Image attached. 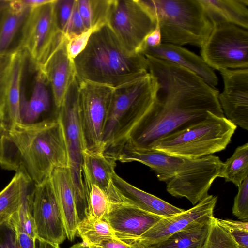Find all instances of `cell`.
<instances>
[{
	"label": "cell",
	"instance_id": "cell-1",
	"mask_svg": "<svg viewBox=\"0 0 248 248\" xmlns=\"http://www.w3.org/2000/svg\"><path fill=\"white\" fill-rule=\"evenodd\" d=\"M144 56L148 72L156 78L159 87L152 107L126 141L151 149L159 139L203 120L209 111L225 116L215 88L182 66Z\"/></svg>",
	"mask_w": 248,
	"mask_h": 248
},
{
	"label": "cell",
	"instance_id": "cell-2",
	"mask_svg": "<svg viewBox=\"0 0 248 248\" xmlns=\"http://www.w3.org/2000/svg\"><path fill=\"white\" fill-rule=\"evenodd\" d=\"M0 166L23 173L34 185L48 180L57 168H69L62 124L53 118L16 124L0 132Z\"/></svg>",
	"mask_w": 248,
	"mask_h": 248
},
{
	"label": "cell",
	"instance_id": "cell-3",
	"mask_svg": "<svg viewBox=\"0 0 248 248\" xmlns=\"http://www.w3.org/2000/svg\"><path fill=\"white\" fill-rule=\"evenodd\" d=\"M73 62L79 81L113 88L148 72L145 56L128 51L108 25L93 31L85 48Z\"/></svg>",
	"mask_w": 248,
	"mask_h": 248
},
{
	"label": "cell",
	"instance_id": "cell-4",
	"mask_svg": "<svg viewBox=\"0 0 248 248\" xmlns=\"http://www.w3.org/2000/svg\"><path fill=\"white\" fill-rule=\"evenodd\" d=\"M158 87L156 78L148 72L113 89L102 137L105 153L114 151L127 140L153 104Z\"/></svg>",
	"mask_w": 248,
	"mask_h": 248
},
{
	"label": "cell",
	"instance_id": "cell-5",
	"mask_svg": "<svg viewBox=\"0 0 248 248\" xmlns=\"http://www.w3.org/2000/svg\"><path fill=\"white\" fill-rule=\"evenodd\" d=\"M154 16L161 41L177 46L201 47L213 28L200 0H141Z\"/></svg>",
	"mask_w": 248,
	"mask_h": 248
},
{
	"label": "cell",
	"instance_id": "cell-6",
	"mask_svg": "<svg viewBox=\"0 0 248 248\" xmlns=\"http://www.w3.org/2000/svg\"><path fill=\"white\" fill-rule=\"evenodd\" d=\"M237 126L208 112L203 120L158 140L151 149L184 159H196L224 150Z\"/></svg>",
	"mask_w": 248,
	"mask_h": 248
},
{
	"label": "cell",
	"instance_id": "cell-7",
	"mask_svg": "<svg viewBox=\"0 0 248 248\" xmlns=\"http://www.w3.org/2000/svg\"><path fill=\"white\" fill-rule=\"evenodd\" d=\"M79 88V80L76 76L57 112L64 133L77 214L79 219H83L88 214V205L83 178V151L86 147L80 121Z\"/></svg>",
	"mask_w": 248,
	"mask_h": 248
},
{
	"label": "cell",
	"instance_id": "cell-8",
	"mask_svg": "<svg viewBox=\"0 0 248 248\" xmlns=\"http://www.w3.org/2000/svg\"><path fill=\"white\" fill-rule=\"evenodd\" d=\"M212 24L211 31L201 47L204 62L218 71L248 68V30L223 20Z\"/></svg>",
	"mask_w": 248,
	"mask_h": 248
},
{
	"label": "cell",
	"instance_id": "cell-9",
	"mask_svg": "<svg viewBox=\"0 0 248 248\" xmlns=\"http://www.w3.org/2000/svg\"><path fill=\"white\" fill-rule=\"evenodd\" d=\"M107 25L128 51L138 53L156 20L141 0H111Z\"/></svg>",
	"mask_w": 248,
	"mask_h": 248
},
{
	"label": "cell",
	"instance_id": "cell-10",
	"mask_svg": "<svg viewBox=\"0 0 248 248\" xmlns=\"http://www.w3.org/2000/svg\"><path fill=\"white\" fill-rule=\"evenodd\" d=\"M223 162L213 155L196 159H185L175 176L166 182V190L172 196L186 198L195 205L208 195Z\"/></svg>",
	"mask_w": 248,
	"mask_h": 248
},
{
	"label": "cell",
	"instance_id": "cell-11",
	"mask_svg": "<svg viewBox=\"0 0 248 248\" xmlns=\"http://www.w3.org/2000/svg\"><path fill=\"white\" fill-rule=\"evenodd\" d=\"M79 82L80 121L86 149L103 152L102 137L113 88Z\"/></svg>",
	"mask_w": 248,
	"mask_h": 248
},
{
	"label": "cell",
	"instance_id": "cell-12",
	"mask_svg": "<svg viewBox=\"0 0 248 248\" xmlns=\"http://www.w3.org/2000/svg\"><path fill=\"white\" fill-rule=\"evenodd\" d=\"M54 1L33 8L29 21L23 51L36 71L65 38L56 25Z\"/></svg>",
	"mask_w": 248,
	"mask_h": 248
},
{
	"label": "cell",
	"instance_id": "cell-13",
	"mask_svg": "<svg viewBox=\"0 0 248 248\" xmlns=\"http://www.w3.org/2000/svg\"><path fill=\"white\" fill-rule=\"evenodd\" d=\"M217 200V196L208 195L191 208L162 217L140 236L123 242L137 248L155 245L175 232L213 217Z\"/></svg>",
	"mask_w": 248,
	"mask_h": 248
},
{
	"label": "cell",
	"instance_id": "cell-14",
	"mask_svg": "<svg viewBox=\"0 0 248 248\" xmlns=\"http://www.w3.org/2000/svg\"><path fill=\"white\" fill-rule=\"evenodd\" d=\"M32 216L36 238L57 244L66 238L62 217L49 179L34 185Z\"/></svg>",
	"mask_w": 248,
	"mask_h": 248
},
{
	"label": "cell",
	"instance_id": "cell-15",
	"mask_svg": "<svg viewBox=\"0 0 248 248\" xmlns=\"http://www.w3.org/2000/svg\"><path fill=\"white\" fill-rule=\"evenodd\" d=\"M224 88L218 99L225 117L248 130V69L219 70ZM224 115V116H225Z\"/></svg>",
	"mask_w": 248,
	"mask_h": 248
},
{
	"label": "cell",
	"instance_id": "cell-16",
	"mask_svg": "<svg viewBox=\"0 0 248 248\" xmlns=\"http://www.w3.org/2000/svg\"><path fill=\"white\" fill-rule=\"evenodd\" d=\"M32 9L23 6L19 0H0V56L23 51Z\"/></svg>",
	"mask_w": 248,
	"mask_h": 248
},
{
	"label": "cell",
	"instance_id": "cell-17",
	"mask_svg": "<svg viewBox=\"0 0 248 248\" xmlns=\"http://www.w3.org/2000/svg\"><path fill=\"white\" fill-rule=\"evenodd\" d=\"M162 217L122 202L111 203L110 210L104 219L115 237L124 241L140 236Z\"/></svg>",
	"mask_w": 248,
	"mask_h": 248
},
{
	"label": "cell",
	"instance_id": "cell-18",
	"mask_svg": "<svg viewBox=\"0 0 248 248\" xmlns=\"http://www.w3.org/2000/svg\"><path fill=\"white\" fill-rule=\"evenodd\" d=\"M107 155L116 161L141 163L153 170L159 181L166 183L175 176L185 160L154 149L138 147L128 141Z\"/></svg>",
	"mask_w": 248,
	"mask_h": 248
},
{
	"label": "cell",
	"instance_id": "cell-19",
	"mask_svg": "<svg viewBox=\"0 0 248 248\" xmlns=\"http://www.w3.org/2000/svg\"><path fill=\"white\" fill-rule=\"evenodd\" d=\"M67 41L65 36L37 71L42 74L51 87L57 111L61 108L69 85L76 76L73 60L67 52Z\"/></svg>",
	"mask_w": 248,
	"mask_h": 248
},
{
	"label": "cell",
	"instance_id": "cell-20",
	"mask_svg": "<svg viewBox=\"0 0 248 248\" xmlns=\"http://www.w3.org/2000/svg\"><path fill=\"white\" fill-rule=\"evenodd\" d=\"M141 54L182 66L199 76L213 87L218 84V79L215 72L203 59L181 46L162 43L155 47L146 48Z\"/></svg>",
	"mask_w": 248,
	"mask_h": 248
},
{
	"label": "cell",
	"instance_id": "cell-21",
	"mask_svg": "<svg viewBox=\"0 0 248 248\" xmlns=\"http://www.w3.org/2000/svg\"><path fill=\"white\" fill-rule=\"evenodd\" d=\"M49 179L62 217L66 238L72 241L76 235L77 227L79 221L69 168L55 169Z\"/></svg>",
	"mask_w": 248,
	"mask_h": 248
},
{
	"label": "cell",
	"instance_id": "cell-22",
	"mask_svg": "<svg viewBox=\"0 0 248 248\" xmlns=\"http://www.w3.org/2000/svg\"><path fill=\"white\" fill-rule=\"evenodd\" d=\"M116 165V161L103 152L87 149L83 151V180L100 187L107 193L111 202L121 200L113 182Z\"/></svg>",
	"mask_w": 248,
	"mask_h": 248
},
{
	"label": "cell",
	"instance_id": "cell-23",
	"mask_svg": "<svg viewBox=\"0 0 248 248\" xmlns=\"http://www.w3.org/2000/svg\"><path fill=\"white\" fill-rule=\"evenodd\" d=\"M28 59L25 51L14 55L4 113L0 121V132L7 130L16 124H22L20 116L21 85Z\"/></svg>",
	"mask_w": 248,
	"mask_h": 248
},
{
	"label": "cell",
	"instance_id": "cell-24",
	"mask_svg": "<svg viewBox=\"0 0 248 248\" xmlns=\"http://www.w3.org/2000/svg\"><path fill=\"white\" fill-rule=\"evenodd\" d=\"M113 182L121 195L122 202H127L143 211L164 217L184 210L135 187L116 173L113 175Z\"/></svg>",
	"mask_w": 248,
	"mask_h": 248
},
{
	"label": "cell",
	"instance_id": "cell-25",
	"mask_svg": "<svg viewBox=\"0 0 248 248\" xmlns=\"http://www.w3.org/2000/svg\"><path fill=\"white\" fill-rule=\"evenodd\" d=\"M48 84L42 74L37 71L32 93L27 99L22 90L20 99V116L22 124L37 122L49 108L50 103Z\"/></svg>",
	"mask_w": 248,
	"mask_h": 248
},
{
	"label": "cell",
	"instance_id": "cell-26",
	"mask_svg": "<svg viewBox=\"0 0 248 248\" xmlns=\"http://www.w3.org/2000/svg\"><path fill=\"white\" fill-rule=\"evenodd\" d=\"M212 22L223 20L248 28V0H200Z\"/></svg>",
	"mask_w": 248,
	"mask_h": 248
},
{
	"label": "cell",
	"instance_id": "cell-27",
	"mask_svg": "<svg viewBox=\"0 0 248 248\" xmlns=\"http://www.w3.org/2000/svg\"><path fill=\"white\" fill-rule=\"evenodd\" d=\"M212 217L175 232L164 240L147 248H202Z\"/></svg>",
	"mask_w": 248,
	"mask_h": 248
},
{
	"label": "cell",
	"instance_id": "cell-28",
	"mask_svg": "<svg viewBox=\"0 0 248 248\" xmlns=\"http://www.w3.org/2000/svg\"><path fill=\"white\" fill-rule=\"evenodd\" d=\"M28 178L22 172H16L0 192V224L9 220L18 211Z\"/></svg>",
	"mask_w": 248,
	"mask_h": 248
},
{
	"label": "cell",
	"instance_id": "cell-29",
	"mask_svg": "<svg viewBox=\"0 0 248 248\" xmlns=\"http://www.w3.org/2000/svg\"><path fill=\"white\" fill-rule=\"evenodd\" d=\"M76 235L81 238L82 244L86 247L117 238L111 227L105 219L91 216L78 223Z\"/></svg>",
	"mask_w": 248,
	"mask_h": 248
},
{
	"label": "cell",
	"instance_id": "cell-30",
	"mask_svg": "<svg viewBox=\"0 0 248 248\" xmlns=\"http://www.w3.org/2000/svg\"><path fill=\"white\" fill-rule=\"evenodd\" d=\"M218 177L237 186L248 177V143L238 146L232 155L223 162Z\"/></svg>",
	"mask_w": 248,
	"mask_h": 248
},
{
	"label": "cell",
	"instance_id": "cell-31",
	"mask_svg": "<svg viewBox=\"0 0 248 248\" xmlns=\"http://www.w3.org/2000/svg\"><path fill=\"white\" fill-rule=\"evenodd\" d=\"M111 0H77L79 12L86 29L93 31L107 25Z\"/></svg>",
	"mask_w": 248,
	"mask_h": 248
},
{
	"label": "cell",
	"instance_id": "cell-32",
	"mask_svg": "<svg viewBox=\"0 0 248 248\" xmlns=\"http://www.w3.org/2000/svg\"><path fill=\"white\" fill-rule=\"evenodd\" d=\"M88 204L89 216L104 219L109 213L111 202L107 193L100 187L83 180Z\"/></svg>",
	"mask_w": 248,
	"mask_h": 248
},
{
	"label": "cell",
	"instance_id": "cell-33",
	"mask_svg": "<svg viewBox=\"0 0 248 248\" xmlns=\"http://www.w3.org/2000/svg\"><path fill=\"white\" fill-rule=\"evenodd\" d=\"M202 248H238V246L230 233L213 217Z\"/></svg>",
	"mask_w": 248,
	"mask_h": 248
},
{
	"label": "cell",
	"instance_id": "cell-34",
	"mask_svg": "<svg viewBox=\"0 0 248 248\" xmlns=\"http://www.w3.org/2000/svg\"><path fill=\"white\" fill-rule=\"evenodd\" d=\"M217 222L232 236L238 248H248V222L216 218Z\"/></svg>",
	"mask_w": 248,
	"mask_h": 248
},
{
	"label": "cell",
	"instance_id": "cell-35",
	"mask_svg": "<svg viewBox=\"0 0 248 248\" xmlns=\"http://www.w3.org/2000/svg\"><path fill=\"white\" fill-rule=\"evenodd\" d=\"M13 56L14 55L0 56V121L4 113Z\"/></svg>",
	"mask_w": 248,
	"mask_h": 248
},
{
	"label": "cell",
	"instance_id": "cell-36",
	"mask_svg": "<svg viewBox=\"0 0 248 248\" xmlns=\"http://www.w3.org/2000/svg\"><path fill=\"white\" fill-rule=\"evenodd\" d=\"M75 0H54V13L58 30L63 34L71 17Z\"/></svg>",
	"mask_w": 248,
	"mask_h": 248
},
{
	"label": "cell",
	"instance_id": "cell-37",
	"mask_svg": "<svg viewBox=\"0 0 248 248\" xmlns=\"http://www.w3.org/2000/svg\"><path fill=\"white\" fill-rule=\"evenodd\" d=\"M232 207V214L240 220H248V177L239 185Z\"/></svg>",
	"mask_w": 248,
	"mask_h": 248
},
{
	"label": "cell",
	"instance_id": "cell-38",
	"mask_svg": "<svg viewBox=\"0 0 248 248\" xmlns=\"http://www.w3.org/2000/svg\"><path fill=\"white\" fill-rule=\"evenodd\" d=\"M0 248H21L16 231L10 219L0 224Z\"/></svg>",
	"mask_w": 248,
	"mask_h": 248
},
{
	"label": "cell",
	"instance_id": "cell-39",
	"mask_svg": "<svg viewBox=\"0 0 248 248\" xmlns=\"http://www.w3.org/2000/svg\"><path fill=\"white\" fill-rule=\"evenodd\" d=\"M88 31L84 26L78 9L77 0H75L73 11L64 34L69 40Z\"/></svg>",
	"mask_w": 248,
	"mask_h": 248
},
{
	"label": "cell",
	"instance_id": "cell-40",
	"mask_svg": "<svg viewBox=\"0 0 248 248\" xmlns=\"http://www.w3.org/2000/svg\"><path fill=\"white\" fill-rule=\"evenodd\" d=\"M93 30H89L82 34L67 41L66 50L69 57L73 60L85 48Z\"/></svg>",
	"mask_w": 248,
	"mask_h": 248
},
{
	"label": "cell",
	"instance_id": "cell-41",
	"mask_svg": "<svg viewBox=\"0 0 248 248\" xmlns=\"http://www.w3.org/2000/svg\"><path fill=\"white\" fill-rule=\"evenodd\" d=\"M161 43L160 29L156 21L155 28L144 39L138 51V53L141 54L146 48L155 47Z\"/></svg>",
	"mask_w": 248,
	"mask_h": 248
},
{
	"label": "cell",
	"instance_id": "cell-42",
	"mask_svg": "<svg viewBox=\"0 0 248 248\" xmlns=\"http://www.w3.org/2000/svg\"><path fill=\"white\" fill-rule=\"evenodd\" d=\"M89 248H137L135 246L124 243L117 238L105 241L95 245L90 246Z\"/></svg>",
	"mask_w": 248,
	"mask_h": 248
},
{
	"label": "cell",
	"instance_id": "cell-43",
	"mask_svg": "<svg viewBox=\"0 0 248 248\" xmlns=\"http://www.w3.org/2000/svg\"><path fill=\"white\" fill-rule=\"evenodd\" d=\"M18 241L21 248H35V239L23 232H17Z\"/></svg>",
	"mask_w": 248,
	"mask_h": 248
},
{
	"label": "cell",
	"instance_id": "cell-44",
	"mask_svg": "<svg viewBox=\"0 0 248 248\" xmlns=\"http://www.w3.org/2000/svg\"><path fill=\"white\" fill-rule=\"evenodd\" d=\"M51 1V0H20L23 6L31 8L39 7Z\"/></svg>",
	"mask_w": 248,
	"mask_h": 248
},
{
	"label": "cell",
	"instance_id": "cell-45",
	"mask_svg": "<svg viewBox=\"0 0 248 248\" xmlns=\"http://www.w3.org/2000/svg\"><path fill=\"white\" fill-rule=\"evenodd\" d=\"M35 248H60V247L59 244L36 238L35 241Z\"/></svg>",
	"mask_w": 248,
	"mask_h": 248
}]
</instances>
